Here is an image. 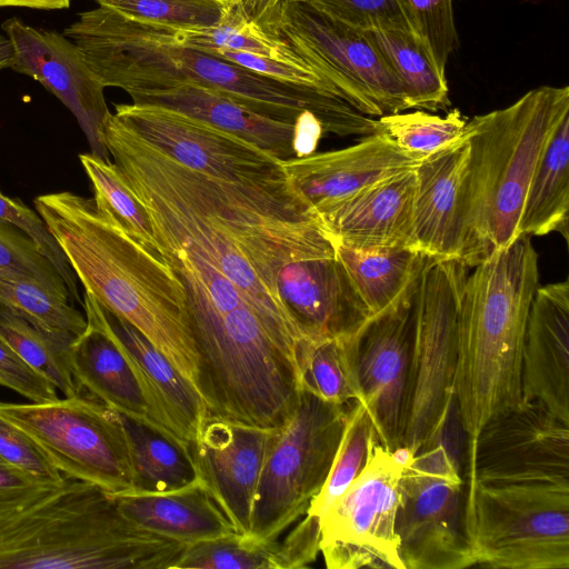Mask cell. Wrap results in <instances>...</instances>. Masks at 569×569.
<instances>
[{
  "mask_svg": "<svg viewBox=\"0 0 569 569\" xmlns=\"http://www.w3.org/2000/svg\"><path fill=\"white\" fill-rule=\"evenodd\" d=\"M63 34L104 88H120L129 94L190 82L293 126L311 113L325 133L365 137L378 130L377 119L332 90L258 74L178 41L166 28L134 22L102 7L81 12Z\"/></svg>",
  "mask_w": 569,
  "mask_h": 569,
  "instance_id": "1",
  "label": "cell"
},
{
  "mask_svg": "<svg viewBox=\"0 0 569 569\" xmlns=\"http://www.w3.org/2000/svg\"><path fill=\"white\" fill-rule=\"evenodd\" d=\"M33 203L84 291L142 333L199 395L186 295L169 266L119 228L93 198L60 191Z\"/></svg>",
  "mask_w": 569,
  "mask_h": 569,
  "instance_id": "2",
  "label": "cell"
},
{
  "mask_svg": "<svg viewBox=\"0 0 569 569\" xmlns=\"http://www.w3.org/2000/svg\"><path fill=\"white\" fill-rule=\"evenodd\" d=\"M187 546L137 526L112 495L72 478L0 509V569H173Z\"/></svg>",
  "mask_w": 569,
  "mask_h": 569,
  "instance_id": "3",
  "label": "cell"
},
{
  "mask_svg": "<svg viewBox=\"0 0 569 569\" xmlns=\"http://www.w3.org/2000/svg\"><path fill=\"white\" fill-rule=\"evenodd\" d=\"M538 254L521 236L495 250L467 276L458 312L455 398L466 458L482 427L522 400L528 315L538 288Z\"/></svg>",
  "mask_w": 569,
  "mask_h": 569,
  "instance_id": "4",
  "label": "cell"
},
{
  "mask_svg": "<svg viewBox=\"0 0 569 569\" xmlns=\"http://www.w3.org/2000/svg\"><path fill=\"white\" fill-rule=\"evenodd\" d=\"M569 113V87L541 86L467 122L462 262L475 267L520 237L519 221L542 150Z\"/></svg>",
  "mask_w": 569,
  "mask_h": 569,
  "instance_id": "5",
  "label": "cell"
},
{
  "mask_svg": "<svg viewBox=\"0 0 569 569\" xmlns=\"http://www.w3.org/2000/svg\"><path fill=\"white\" fill-rule=\"evenodd\" d=\"M466 446L455 401L402 470L396 531L405 569L476 565L465 523Z\"/></svg>",
  "mask_w": 569,
  "mask_h": 569,
  "instance_id": "6",
  "label": "cell"
},
{
  "mask_svg": "<svg viewBox=\"0 0 569 569\" xmlns=\"http://www.w3.org/2000/svg\"><path fill=\"white\" fill-rule=\"evenodd\" d=\"M465 523L476 565L569 569V482L476 481Z\"/></svg>",
  "mask_w": 569,
  "mask_h": 569,
  "instance_id": "7",
  "label": "cell"
},
{
  "mask_svg": "<svg viewBox=\"0 0 569 569\" xmlns=\"http://www.w3.org/2000/svg\"><path fill=\"white\" fill-rule=\"evenodd\" d=\"M467 268L456 259H430L417 283L399 446L413 455L456 401L458 312Z\"/></svg>",
  "mask_w": 569,
  "mask_h": 569,
  "instance_id": "8",
  "label": "cell"
},
{
  "mask_svg": "<svg viewBox=\"0 0 569 569\" xmlns=\"http://www.w3.org/2000/svg\"><path fill=\"white\" fill-rule=\"evenodd\" d=\"M351 405H333L302 389L264 462L250 537L278 540L307 513L328 478Z\"/></svg>",
  "mask_w": 569,
  "mask_h": 569,
  "instance_id": "9",
  "label": "cell"
},
{
  "mask_svg": "<svg viewBox=\"0 0 569 569\" xmlns=\"http://www.w3.org/2000/svg\"><path fill=\"white\" fill-rule=\"evenodd\" d=\"M263 30L289 46L361 113L379 118L409 109L400 83L363 30L297 0L276 3Z\"/></svg>",
  "mask_w": 569,
  "mask_h": 569,
  "instance_id": "10",
  "label": "cell"
},
{
  "mask_svg": "<svg viewBox=\"0 0 569 569\" xmlns=\"http://www.w3.org/2000/svg\"><path fill=\"white\" fill-rule=\"evenodd\" d=\"M0 417L23 430L63 477L110 495L132 491L120 416L86 391L47 402H0Z\"/></svg>",
  "mask_w": 569,
  "mask_h": 569,
  "instance_id": "11",
  "label": "cell"
},
{
  "mask_svg": "<svg viewBox=\"0 0 569 569\" xmlns=\"http://www.w3.org/2000/svg\"><path fill=\"white\" fill-rule=\"evenodd\" d=\"M400 467L375 433L360 473L320 520L329 569H405L396 531Z\"/></svg>",
  "mask_w": 569,
  "mask_h": 569,
  "instance_id": "12",
  "label": "cell"
},
{
  "mask_svg": "<svg viewBox=\"0 0 569 569\" xmlns=\"http://www.w3.org/2000/svg\"><path fill=\"white\" fill-rule=\"evenodd\" d=\"M114 110L134 133L189 169L260 191L297 193L281 160L241 138L161 107L121 103Z\"/></svg>",
  "mask_w": 569,
  "mask_h": 569,
  "instance_id": "13",
  "label": "cell"
},
{
  "mask_svg": "<svg viewBox=\"0 0 569 569\" xmlns=\"http://www.w3.org/2000/svg\"><path fill=\"white\" fill-rule=\"evenodd\" d=\"M466 492L476 481L569 482V423L536 400L493 417L465 465Z\"/></svg>",
  "mask_w": 569,
  "mask_h": 569,
  "instance_id": "14",
  "label": "cell"
},
{
  "mask_svg": "<svg viewBox=\"0 0 569 569\" xmlns=\"http://www.w3.org/2000/svg\"><path fill=\"white\" fill-rule=\"evenodd\" d=\"M416 290L390 310L369 318L352 336L361 400L388 451L400 446L413 329Z\"/></svg>",
  "mask_w": 569,
  "mask_h": 569,
  "instance_id": "15",
  "label": "cell"
},
{
  "mask_svg": "<svg viewBox=\"0 0 569 569\" xmlns=\"http://www.w3.org/2000/svg\"><path fill=\"white\" fill-rule=\"evenodd\" d=\"M1 28L14 49L10 69L33 78L56 96L76 117L91 152L110 160L102 140L110 114L104 87L78 47L63 33L31 27L18 18L6 20Z\"/></svg>",
  "mask_w": 569,
  "mask_h": 569,
  "instance_id": "16",
  "label": "cell"
},
{
  "mask_svg": "<svg viewBox=\"0 0 569 569\" xmlns=\"http://www.w3.org/2000/svg\"><path fill=\"white\" fill-rule=\"evenodd\" d=\"M279 430L208 418L191 446L199 476L239 535H250L254 496Z\"/></svg>",
  "mask_w": 569,
  "mask_h": 569,
  "instance_id": "17",
  "label": "cell"
},
{
  "mask_svg": "<svg viewBox=\"0 0 569 569\" xmlns=\"http://www.w3.org/2000/svg\"><path fill=\"white\" fill-rule=\"evenodd\" d=\"M274 286L306 339L352 336L370 318L336 251L284 264Z\"/></svg>",
  "mask_w": 569,
  "mask_h": 569,
  "instance_id": "18",
  "label": "cell"
},
{
  "mask_svg": "<svg viewBox=\"0 0 569 569\" xmlns=\"http://www.w3.org/2000/svg\"><path fill=\"white\" fill-rule=\"evenodd\" d=\"M423 158L376 132L343 149L281 162L293 189L316 214L373 182L416 169Z\"/></svg>",
  "mask_w": 569,
  "mask_h": 569,
  "instance_id": "19",
  "label": "cell"
},
{
  "mask_svg": "<svg viewBox=\"0 0 569 569\" xmlns=\"http://www.w3.org/2000/svg\"><path fill=\"white\" fill-rule=\"evenodd\" d=\"M469 149L466 124L456 141L428 154L415 169L411 248L429 258L462 260Z\"/></svg>",
  "mask_w": 569,
  "mask_h": 569,
  "instance_id": "20",
  "label": "cell"
},
{
  "mask_svg": "<svg viewBox=\"0 0 569 569\" xmlns=\"http://www.w3.org/2000/svg\"><path fill=\"white\" fill-rule=\"evenodd\" d=\"M82 301L87 327L73 340L70 351L72 375L80 390L113 411L191 447L154 411L128 358L106 327L101 305L88 291H83Z\"/></svg>",
  "mask_w": 569,
  "mask_h": 569,
  "instance_id": "21",
  "label": "cell"
},
{
  "mask_svg": "<svg viewBox=\"0 0 569 569\" xmlns=\"http://www.w3.org/2000/svg\"><path fill=\"white\" fill-rule=\"evenodd\" d=\"M415 194L412 169L373 182L316 214L330 238L347 247L411 248Z\"/></svg>",
  "mask_w": 569,
  "mask_h": 569,
  "instance_id": "22",
  "label": "cell"
},
{
  "mask_svg": "<svg viewBox=\"0 0 569 569\" xmlns=\"http://www.w3.org/2000/svg\"><path fill=\"white\" fill-rule=\"evenodd\" d=\"M522 400H536L569 423V281L536 289L522 350Z\"/></svg>",
  "mask_w": 569,
  "mask_h": 569,
  "instance_id": "23",
  "label": "cell"
},
{
  "mask_svg": "<svg viewBox=\"0 0 569 569\" xmlns=\"http://www.w3.org/2000/svg\"><path fill=\"white\" fill-rule=\"evenodd\" d=\"M132 103L166 108L203 121L279 160L296 157L295 126L262 116L233 99L190 82L129 93Z\"/></svg>",
  "mask_w": 569,
  "mask_h": 569,
  "instance_id": "24",
  "label": "cell"
},
{
  "mask_svg": "<svg viewBox=\"0 0 569 569\" xmlns=\"http://www.w3.org/2000/svg\"><path fill=\"white\" fill-rule=\"evenodd\" d=\"M101 312L106 327L128 358L154 411L182 441L192 446L208 419L202 399L133 326L103 306Z\"/></svg>",
  "mask_w": 569,
  "mask_h": 569,
  "instance_id": "25",
  "label": "cell"
},
{
  "mask_svg": "<svg viewBox=\"0 0 569 569\" xmlns=\"http://www.w3.org/2000/svg\"><path fill=\"white\" fill-rule=\"evenodd\" d=\"M112 496L130 521L184 545L237 533L199 473L193 481L176 490Z\"/></svg>",
  "mask_w": 569,
  "mask_h": 569,
  "instance_id": "26",
  "label": "cell"
},
{
  "mask_svg": "<svg viewBox=\"0 0 569 569\" xmlns=\"http://www.w3.org/2000/svg\"><path fill=\"white\" fill-rule=\"evenodd\" d=\"M332 241L370 318L390 310L411 295L425 266L432 259L411 248L360 250Z\"/></svg>",
  "mask_w": 569,
  "mask_h": 569,
  "instance_id": "27",
  "label": "cell"
},
{
  "mask_svg": "<svg viewBox=\"0 0 569 569\" xmlns=\"http://www.w3.org/2000/svg\"><path fill=\"white\" fill-rule=\"evenodd\" d=\"M569 113L553 128L535 169L519 221L521 236L560 233L568 242Z\"/></svg>",
  "mask_w": 569,
  "mask_h": 569,
  "instance_id": "28",
  "label": "cell"
},
{
  "mask_svg": "<svg viewBox=\"0 0 569 569\" xmlns=\"http://www.w3.org/2000/svg\"><path fill=\"white\" fill-rule=\"evenodd\" d=\"M365 33L400 83L409 109L438 111L450 106L446 72L410 31L380 28Z\"/></svg>",
  "mask_w": 569,
  "mask_h": 569,
  "instance_id": "29",
  "label": "cell"
},
{
  "mask_svg": "<svg viewBox=\"0 0 569 569\" xmlns=\"http://www.w3.org/2000/svg\"><path fill=\"white\" fill-rule=\"evenodd\" d=\"M132 469L130 492H167L198 477L191 447L171 440L147 425L120 415Z\"/></svg>",
  "mask_w": 569,
  "mask_h": 569,
  "instance_id": "30",
  "label": "cell"
},
{
  "mask_svg": "<svg viewBox=\"0 0 569 569\" xmlns=\"http://www.w3.org/2000/svg\"><path fill=\"white\" fill-rule=\"evenodd\" d=\"M76 338L41 329L0 306V340L32 370L49 380L63 397L81 392L70 362L71 345Z\"/></svg>",
  "mask_w": 569,
  "mask_h": 569,
  "instance_id": "31",
  "label": "cell"
},
{
  "mask_svg": "<svg viewBox=\"0 0 569 569\" xmlns=\"http://www.w3.org/2000/svg\"><path fill=\"white\" fill-rule=\"evenodd\" d=\"M352 336L303 339L299 352L302 389L333 405L349 406L361 400Z\"/></svg>",
  "mask_w": 569,
  "mask_h": 569,
  "instance_id": "32",
  "label": "cell"
},
{
  "mask_svg": "<svg viewBox=\"0 0 569 569\" xmlns=\"http://www.w3.org/2000/svg\"><path fill=\"white\" fill-rule=\"evenodd\" d=\"M79 160L93 188L97 207L146 250L159 256L150 216L117 166L92 152L79 154Z\"/></svg>",
  "mask_w": 569,
  "mask_h": 569,
  "instance_id": "33",
  "label": "cell"
},
{
  "mask_svg": "<svg viewBox=\"0 0 569 569\" xmlns=\"http://www.w3.org/2000/svg\"><path fill=\"white\" fill-rule=\"evenodd\" d=\"M200 569H296L289 543L231 535L188 545L176 563Z\"/></svg>",
  "mask_w": 569,
  "mask_h": 569,
  "instance_id": "34",
  "label": "cell"
},
{
  "mask_svg": "<svg viewBox=\"0 0 569 569\" xmlns=\"http://www.w3.org/2000/svg\"><path fill=\"white\" fill-rule=\"evenodd\" d=\"M0 306L51 332L78 337L87 327L69 297L28 278L0 274Z\"/></svg>",
  "mask_w": 569,
  "mask_h": 569,
  "instance_id": "35",
  "label": "cell"
},
{
  "mask_svg": "<svg viewBox=\"0 0 569 569\" xmlns=\"http://www.w3.org/2000/svg\"><path fill=\"white\" fill-rule=\"evenodd\" d=\"M375 433V425L363 403L353 402L349 407L343 433L328 478L305 516L320 526L322 517L366 465L368 445Z\"/></svg>",
  "mask_w": 569,
  "mask_h": 569,
  "instance_id": "36",
  "label": "cell"
},
{
  "mask_svg": "<svg viewBox=\"0 0 569 569\" xmlns=\"http://www.w3.org/2000/svg\"><path fill=\"white\" fill-rule=\"evenodd\" d=\"M129 20L172 30H201L218 26L228 0H94Z\"/></svg>",
  "mask_w": 569,
  "mask_h": 569,
  "instance_id": "37",
  "label": "cell"
},
{
  "mask_svg": "<svg viewBox=\"0 0 569 569\" xmlns=\"http://www.w3.org/2000/svg\"><path fill=\"white\" fill-rule=\"evenodd\" d=\"M378 132L407 152L427 157L456 141L465 130L467 118L458 109L445 117L415 111L379 117Z\"/></svg>",
  "mask_w": 569,
  "mask_h": 569,
  "instance_id": "38",
  "label": "cell"
},
{
  "mask_svg": "<svg viewBox=\"0 0 569 569\" xmlns=\"http://www.w3.org/2000/svg\"><path fill=\"white\" fill-rule=\"evenodd\" d=\"M398 3L411 33L446 72L448 59L458 46L453 0H398Z\"/></svg>",
  "mask_w": 569,
  "mask_h": 569,
  "instance_id": "39",
  "label": "cell"
},
{
  "mask_svg": "<svg viewBox=\"0 0 569 569\" xmlns=\"http://www.w3.org/2000/svg\"><path fill=\"white\" fill-rule=\"evenodd\" d=\"M0 274L32 279L70 298L62 277L33 240L2 220H0Z\"/></svg>",
  "mask_w": 569,
  "mask_h": 569,
  "instance_id": "40",
  "label": "cell"
},
{
  "mask_svg": "<svg viewBox=\"0 0 569 569\" xmlns=\"http://www.w3.org/2000/svg\"><path fill=\"white\" fill-rule=\"evenodd\" d=\"M0 220L14 226L33 240L42 254L62 277L71 301L82 305L83 301L79 296L77 277L39 213L27 207L19 199H12L0 191Z\"/></svg>",
  "mask_w": 569,
  "mask_h": 569,
  "instance_id": "41",
  "label": "cell"
},
{
  "mask_svg": "<svg viewBox=\"0 0 569 569\" xmlns=\"http://www.w3.org/2000/svg\"><path fill=\"white\" fill-rule=\"evenodd\" d=\"M359 30L402 29L410 31L398 0H297ZM411 32V31H410Z\"/></svg>",
  "mask_w": 569,
  "mask_h": 569,
  "instance_id": "42",
  "label": "cell"
},
{
  "mask_svg": "<svg viewBox=\"0 0 569 569\" xmlns=\"http://www.w3.org/2000/svg\"><path fill=\"white\" fill-rule=\"evenodd\" d=\"M0 460L49 485L66 477L19 427L0 417Z\"/></svg>",
  "mask_w": 569,
  "mask_h": 569,
  "instance_id": "43",
  "label": "cell"
},
{
  "mask_svg": "<svg viewBox=\"0 0 569 569\" xmlns=\"http://www.w3.org/2000/svg\"><path fill=\"white\" fill-rule=\"evenodd\" d=\"M208 52L268 78L325 88L339 94L332 84L311 67L299 66L242 51L217 49Z\"/></svg>",
  "mask_w": 569,
  "mask_h": 569,
  "instance_id": "44",
  "label": "cell"
},
{
  "mask_svg": "<svg viewBox=\"0 0 569 569\" xmlns=\"http://www.w3.org/2000/svg\"><path fill=\"white\" fill-rule=\"evenodd\" d=\"M0 385L30 402H47L58 399L57 388L26 365L0 340Z\"/></svg>",
  "mask_w": 569,
  "mask_h": 569,
  "instance_id": "45",
  "label": "cell"
},
{
  "mask_svg": "<svg viewBox=\"0 0 569 569\" xmlns=\"http://www.w3.org/2000/svg\"><path fill=\"white\" fill-rule=\"evenodd\" d=\"M51 486L0 460V509Z\"/></svg>",
  "mask_w": 569,
  "mask_h": 569,
  "instance_id": "46",
  "label": "cell"
},
{
  "mask_svg": "<svg viewBox=\"0 0 569 569\" xmlns=\"http://www.w3.org/2000/svg\"><path fill=\"white\" fill-rule=\"evenodd\" d=\"M71 0H0V8L21 7L40 10L68 9Z\"/></svg>",
  "mask_w": 569,
  "mask_h": 569,
  "instance_id": "47",
  "label": "cell"
},
{
  "mask_svg": "<svg viewBox=\"0 0 569 569\" xmlns=\"http://www.w3.org/2000/svg\"><path fill=\"white\" fill-rule=\"evenodd\" d=\"M14 60V49L7 36L0 34V71L11 68Z\"/></svg>",
  "mask_w": 569,
  "mask_h": 569,
  "instance_id": "48",
  "label": "cell"
}]
</instances>
